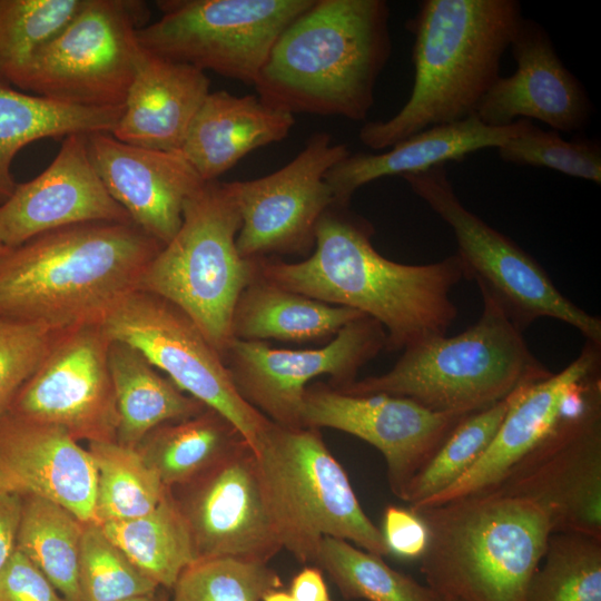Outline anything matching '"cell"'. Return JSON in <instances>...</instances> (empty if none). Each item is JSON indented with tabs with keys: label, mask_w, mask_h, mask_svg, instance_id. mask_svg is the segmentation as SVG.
<instances>
[{
	"label": "cell",
	"mask_w": 601,
	"mask_h": 601,
	"mask_svg": "<svg viewBox=\"0 0 601 601\" xmlns=\"http://www.w3.org/2000/svg\"><path fill=\"white\" fill-rule=\"evenodd\" d=\"M374 228L347 206L333 204L319 219L313 254L298 263L258 259L262 278L285 289L377 321L386 349L398 351L446 335L456 319L451 298L463 278L459 257L408 265L385 258L372 244Z\"/></svg>",
	"instance_id": "6da1fadb"
},
{
	"label": "cell",
	"mask_w": 601,
	"mask_h": 601,
	"mask_svg": "<svg viewBox=\"0 0 601 601\" xmlns=\"http://www.w3.org/2000/svg\"><path fill=\"white\" fill-rule=\"evenodd\" d=\"M164 245L135 224L86 223L0 254V318L59 331L100 324Z\"/></svg>",
	"instance_id": "7a4b0ae2"
},
{
	"label": "cell",
	"mask_w": 601,
	"mask_h": 601,
	"mask_svg": "<svg viewBox=\"0 0 601 601\" xmlns=\"http://www.w3.org/2000/svg\"><path fill=\"white\" fill-rule=\"evenodd\" d=\"M384 0H314L274 43L257 96L294 114L363 121L392 52Z\"/></svg>",
	"instance_id": "3957f363"
},
{
	"label": "cell",
	"mask_w": 601,
	"mask_h": 601,
	"mask_svg": "<svg viewBox=\"0 0 601 601\" xmlns=\"http://www.w3.org/2000/svg\"><path fill=\"white\" fill-rule=\"evenodd\" d=\"M516 0H424L407 21L414 36L410 98L390 119L366 122L359 140L378 150L437 125L474 116L501 77L522 21Z\"/></svg>",
	"instance_id": "277c9868"
},
{
	"label": "cell",
	"mask_w": 601,
	"mask_h": 601,
	"mask_svg": "<svg viewBox=\"0 0 601 601\" xmlns=\"http://www.w3.org/2000/svg\"><path fill=\"white\" fill-rule=\"evenodd\" d=\"M417 512L428 529L426 585L456 601H525L553 522L526 497L482 492Z\"/></svg>",
	"instance_id": "5b68a950"
},
{
	"label": "cell",
	"mask_w": 601,
	"mask_h": 601,
	"mask_svg": "<svg viewBox=\"0 0 601 601\" xmlns=\"http://www.w3.org/2000/svg\"><path fill=\"white\" fill-rule=\"evenodd\" d=\"M481 296L482 313L464 332L408 346L386 373L335 390L401 396L434 412L469 415L522 384L548 377L551 372L531 352L523 332L495 302Z\"/></svg>",
	"instance_id": "8992f818"
},
{
	"label": "cell",
	"mask_w": 601,
	"mask_h": 601,
	"mask_svg": "<svg viewBox=\"0 0 601 601\" xmlns=\"http://www.w3.org/2000/svg\"><path fill=\"white\" fill-rule=\"evenodd\" d=\"M254 453L282 549L299 563L314 565L324 536L382 558L390 554L381 529L363 511L318 428L273 423Z\"/></svg>",
	"instance_id": "52a82bcc"
},
{
	"label": "cell",
	"mask_w": 601,
	"mask_h": 601,
	"mask_svg": "<svg viewBox=\"0 0 601 601\" xmlns=\"http://www.w3.org/2000/svg\"><path fill=\"white\" fill-rule=\"evenodd\" d=\"M240 216L225 183H204L185 201L181 225L145 269L138 289L179 307L223 356L242 292L258 259L239 255Z\"/></svg>",
	"instance_id": "ba28073f"
},
{
	"label": "cell",
	"mask_w": 601,
	"mask_h": 601,
	"mask_svg": "<svg viewBox=\"0 0 601 601\" xmlns=\"http://www.w3.org/2000/svg\"><path fill=\"white\" fill-rule=\"evenodd\" d=\"M411 189L447 224L457 244L463 277L495 302L522 332L554 318L601 344V319L565 297L545 269L508 236L470 211L456 196L446 166L403 176Z\"/></svg>",
	"instance_id": "9c48e42d"
},
{
	"label": "cell",
	"mask_w": 601,
	"mask_h": 601,
	"mask_svg": "<svg viewBox=\"0 0 601 601\" xmlns=\"http://www.w3.org/2000/svg\"><path fill=\"white\" fill-rule=\"evenodd\" d=\"M147 17L141 1L86 0L11 86L69 105L125 106L141 50L137 30Z\"/></svg>",
	"instance_id": "30bf717a"
},
{
	"label": "cell",
	"mask_w": 601,
	"mask_h": 601,
	"mask_svg": "<svg viewBox=\"0 0 601 601\" xmlns=\"http://www.w3.org/2000/svg\"><path fill=\"white\" fill-rule=\"evenodd\" d=\"M314 0H164L161 17L137 30L165 59L254 85L274 43Z\"/></svg>",
	"instance_id": "8fae6325"
},
{
	"label": "cell",
	"mask_w": 601,
	"mask_h": 601,
	"mask_svg": "<svg viewBox=\"0 0 601 601\" xmlns=\"http://www.w3.org/2000/svg\"><path fill=\"white\" fill-rule=\"evenodd\" d=\"M111 341L126 343L184 393L228 420L254 451L273 422L236 390L220 353L173 303L136 289L104 317Z\"/></svg>",
	"instance_id": "7c38bea8"
},
{
	"label": "cell",
	"mask_w": 601,
	"mask_h": 601,
	"mask_svg": "<svg viewBox=\"0 0 601 601\" xmlns=\"http://www.w3.org/2000/svg\"><path fill=\"white\" fill-rule=\"evenodd\" d=\"M383 348L384 327L374 318L362 316L321 347L277 348L260 341L233 338L223 359L247 403L277 425L303 427L302 408L309 381L329 375V386H346Z\"/></svg>",
	"instance_id": "4fadbf2b"
},
{
	"label": "cell",
	"mask_w": 601,
	"mask_h": 601,
	"mask_svg": "<svg viewBox=\"0 0 601 601\" xmlns=\"http://www.w3.org/2000/svg\"><path fill=\"white\" fill-rule=\"evenodd\" d=\"M349 155L326 132L312 135L278 170L252 180L225 183L240 216L236 246L242 257L306 254L317 224L334 204L326 174Z\"/></svg>",
	"instance_id": "5bb4252c"
},
{
	"label": "cell",
	"mask_w": 601,
	"mask_h": 601,
	"mask_svg": "<svg viewBox=\"0 0 601 601\" xmlns=\"http://www.w3.org/2000/svg\"><path fill=\"white\" fill-rule=\"evenodd\" d=\"M490 491L536 502L550 514L553 532L601 539V394L568 412Z\"/></svg>",
	"instance_id": "9a60e30c"
},
{
	"label": "cell",
	"mask_w": 601,
	"mask_h": 601,
	"mask_svg": "<svg viewBox=\"0 0 601 601\" xmlns=\"http://www.w3.org/2000/svg\"><path fill=\"white\" fill-rule=\"evenodd\" d=\"M110 342L100 324L65 333L8 413L61 427L78 442H115L118 414L108 364Z\"/></svg>",
	"instance_id": "2e32d148"
},
{
	"label": "cell",
	"mask_w": 601,
	"mask_h": 601,
	"mask_svg": "<svg viewBox=\"0 0 601 601\" xmlns=\"http://www.w3.org/2000/svg\"><path fill=\"white\" fill-rule=\"evenodd\" d=\"M466 415L431 411L388 394L349 395L325 383L308 385L303 427H329L354 435L384 456L391 491L402 501L407 487Z\"/></svg>",
	"instance_id": "e0dca14e"
},
{
	"label": "cell",
	"mask_w": 601,
	"mask_h": 601,
	"mask_svg": "<svg viewBox=\"0 0 601 601\" xmlns=\"http://www.w3.org/2000/svg\"><path fill=\"white\" fill-rule=\"evenodd\" d=\"M175 499L198 560L266 563L282 549L262 487L255 453L244 441Z\"/></svg>",
	"instance_id": "ac0fdd59"
},
{
	"label": "cell",
	"mask_w": 601,
	"mask_h": 601,
	"mask_svg": "<svg viewBox=\"0 0 601 601\" xmlns=\"http://www.w3.org/2000/svg\"><path fill=\"white\" fill-rule=\"evenodd\" d=\"M601 344L585 341L562 371L520 385L493 441L455 483L413 511L496 487L559 425L568 412L601 386Z\"/></svg>",
	"instance_id": "d6986e66"
},
{
	"label": "cell",
	"mask_w": 601,
	"mask_h": 601,
	"mask_svg": "<svg viewBox=\"0 0 601 601\" xmlns=\"http://www.w3.org/2000/svg\"><path fill=\"white\" fill-rule=\"evenodd\" d=\"M97 221L132 223L98 176L87 135L73 134L42 173L17 184L0 206V242L14 247L55 229Z\"/></svg>",
	"instance_id": "ffe728a7"
},
{
	"label": "cell",
	"mask_w": 601,
	"mask_h": 601,
	"mask_svg": "<svg viewBox=\"0 0 601 601\" xmlns=\"http://www.w3.org/2000/svg\"><path fill=\"white\" fill-rule=\"evenodd\" d=\"M510 49L515 71L494 82L475 116L491 127L535 119L559 132L582 130L591 119L590 99L558 56L545 29L523 18Z\"/></svg>",
	"instance_id": "44dd1931"
},
{
	"label": "cell",
	"mask_w": 601,
	"mask_h": 601,
	"mask_svg": "<svg viewBox=\"0 0 601 601\" xmlns=\"http://www.w3.org/2000/svg\"><path fill=\"white\" fill-rule=\"evenodd\" d=\"M97 477L88 449L63 428L0 416V492L48 500L90 523Z\"/></svg>",
	"instance_id": "7402d4cb"
},
{
	"label": "cell",
	"mask_w": 601,
	"mask_h": 601,
	"mask_svg": "<svg viewBox=\"0 0 601 601\" xmlns=\"http://www.w3.org/2000/svg\"><path fill=\"white\" fill-rule=\"evenodd\" d=\"M91 162L131 221L162 245L178 231L186 199L205 181L180 151L122 142L110 132L87 135Z\"/></svg>",
	"instance_id": "603a6c76"
},
{
	"label": "cell",
	"mask_w": 601,
	"mask_h": 601,
	"mask_svg": "<svg viewBox=\"0 0 601 601\" xmlns=\"http://www.w3.org/2000/svg\"><path fill=\"white\" fill-rule=\"evenodd\" d=\"M209 92L205 71L141 47L124 111L111 135L138 147L180 151Z\"/></svg>",
	"instance_id": "cb8c5ba5"
},
{
	"label": "cell",
	"mask_w": 601,
	"mask_h": 601,
	"mask_svg": "<svg viewBox=\"0 0 601 601\" xmlns=\"http://www.w3.org/2000/svg\"><path fill=\"white\" fill-rule=\"evenodd\" d=\"M530 121L519 119L505 127H491L474 115L424 129L382 154H349L326 174L334 204L349 205L359 187L378 178L403 177L446 165L447 161H461L481 149L499 148Z\"/></svg>",
	"instance_id": "d4e9b609"
},
{
	"label": "cell",
	"mask_w": 601,
	"mask_h": 601,
	"mask_svg": "<svg viewBox=\"0 0 601 601\" xmlns=\"http://www.w3.org/2000/svg\"><path fill=\"white\" fill-rule=\"evenodd\" d=\"M294 116L257 95L209 92L196 112L180 152L203 181H215L250 151L285 139Z\"/></svg>",
	"instance_id": "484cf974"
},
{
	"label": "cell",
	"mask_w": 601,
	"mask_h": 601,
	"mask_svg": "<svg viewBox=\"0 0 601 601\" xmlns=\"http://www.w3.org/2000/svg\"><path fill=\"white\" fill-rule=\"evenodd\" d=\"M366 316L285 289L258 274L240 294L231 319V337L306 343L332 339L345 325Z\"/></svg>",
	"instance_id": "4316f807"
},
{
	"label": "cell",
	"mask_w": 601,
	"mask_h": 601,
	"mask_svg": "<svg viewBox=\"0 0 601 601\" xmlns=\"http://www.w3.org/2000/svg\"><path fill=\"white\" fill-rule=\"evenodd\" d=\"M108 364L118 414L116 442L121 445L137 447L159 425L193 417L206 408L126 343L110 342Z\"/></svg>",
	"instance_id": "83f0119b"
},
{
	"label": "cell",
	"mask_w": 601,
	"mask_h": 601,
	"mask_svg": "<svg viewBox=\"0 0 601 601\" xmlns=\"http://www.w3.org/2000/svg\"><path fill=\"white\" fill-rule=\"evenodd\" d=\"M124 107L69 105L0 82V206L16 189L11 165L23 147L39 139L73 134H111Z\"/></svg>",
	"instance_id": "f1b7e54d"
},
{
	"label": "cell",
	"mask_w": 601,
	"mask_h": 601,
	"mask_svg": "<svg viewBox=\"0 0 601 601\" xmlns=\"http://www.w3.org/2000/svg\"><path fill=\"white\" fill-rule=\"evenodd\" d=\"M244 441L228 420L206 407L193 417L159 425L136 449L173 489L206 472Z\"/></svg>",
	"instance_id": "f546056e"
},
{
	"label": "cell",
	"mask_w": 601,
	"mask_h": 601,
	"mask_svg": "<svg viewBox=\"0 0 601 601\" xmlns=\"http://www.w3.org/2000/svg\"><path fill=\"white\" fill-rule=\"evenodd\" d=\"M100 526L158 587L173 589L180 574L198 561L187 521L168 487L156 508L146 515Z\"/></svg>",
	"instance_id": "4dcf8cb0"
},
{
	"label": "cell",
	"mask_w": 601,
	"mask_h": 601,
	"mask_svg": "<svg viewBox=\"0 0 601 601\" xmlns=\"http://www.w3.org/2000/svg\"><path fill=\"white\" fill-rule=\"evenodd\" d=\"M85 525L53 502L37 496L22 497L17 549L68 601H82L79 560Z\"/></svg>",
	"instance_id": "1f68e13d"
},
{
	"label": "cell",
	"mask_w": 601,
	"mask_h": 601,
	"mask_svg": "<svg viewBox=\"0 0 601 601\" xmlns=\"http://www.w3.org/2000/svg\"><path fill=\"white\" fill-rule=\"evenodd\" d=\"M88 451L98 475L93 523L136 519L156 508L167 487L136 447L90 442Z\"/></svg>",
	"instance_id": "d6a6232c"
},
{
	"label": "cell",
	"mask_w": 601,
	"mask_h": 601,
	"mask_svg": "<svg viewBox=\"0 0 601 601\" xmlns=\"http://www.w3.org/2000/svg\"><path fill=\"white\" fill-rule=\"evenodd\" d=\"M314 565L328 574L346 600L442 601L427 585L394 570L382 556L342 539L324 536Z\"/></svg>",
	"instance_id": "836d02e7"
},
{
	"label": "cell",
	"mask_w": 601,
	"mask_h": 601,
	"mask_svg": "<svg viewBox=\"0 0 601 601\" xmlns=\"http://www.w3.org/2000/svg\"><path fill=\"white\" fill-rule=\"evenodd\" d=\"M516 390V388H515ZM464 416L410 483L404 502L414 510L461 479L485 453L514 397Z\"/></svg>",
	"instance_id": "e575fe53"
},
{
	"label": "cell",
	"mask_w": 601,
	"mask_h": 601,
	"mask_svg": "<svg viewBox=\"0 0 601 601\" xmlns=\"http://www.w3.org/2000/svg\"><path fill=\"white\" fill-rule=\"evenodd\" d=\"M525 601H601V539L553 532Z\"/></svg>",
	"instance_id": "d590c367"
},
{
	"label": "cell",
	"mask_w": 601,
	"mask_h": 601,
	"mask_svg": "<svg viewBox=\"0 0 601 601\" xmlns=\"http://www.w3.org/2000/svg\"><path fill=\"white\" fill-rule=\"evenodd\" d=\"M86 0H0V82L11 86ZM12 87V86H11Z\"/></svg>",
	"instance_id": "8d00e7d4"
},
{
	"label": "cell",
	"mask_w": 601,
	"mask_h": 601,
	"mask_svg": "<svg viewBox=\"0 0 601 601\" xmlns=\"http://www.w3.org/2000/svg\"><path fill=\"white\" fill-rule=\"evenodd\" d=\"M282 587L280 577L266 563L204 559L180 574L171 601H262Z\"/></svg>",
	"instance_id": "74e56055"
},
{
	"label": "cell",
	"mask_w": 601,
	"mask_h": 601,
	"mask_svg": "<svg viewBox=\"0 0 601 601\" xmlns=\"http://www.w3.org/2000/svg\"><path fill=\"white\" fill-rule=\"evenodd\" d=\"M82 601H121L156 595L159 588L141 573L105 534L101 526L86 523L79 560Z\"/></svg>",
	"instance_id": "f35d334b"
},
{
	"label": "cell",
	"mask_w": 601,
	"mask_h": 601,
	"mask_svg": "<svg viewBox=\"0 0 601 601\" xmlns=\"http://www.w3.org/2000/svg\"><path fill=\"white\" fill-rule=\"evenodd\" d=\"M496 149L505 162L544 167L601 184V146L595 139L565 140L559 131L541 129L530 121Z\"/></svg>",
	"instance_id": "ab89813d"
},
{
	"label": "cell",
	"mask_w": 601,
	"mask_h": 601,
	"mask_svg": "<svg viewBox=\"0 0 601 601\" xmlns=\"http://www.w3.org/2000/svg\"><path fill=\"white\" fill-rule=\"evenodd\" d=\"M67 332L42 323L0 318V416Z\"/></svg>",
	"instance_id": "60d3db41"
},
{
	"label": "cell",
	"mask_w": 601,
	"mask_h": 601,
	"mask_svg": "<svg viewBox=\"0 0 601 601\" xmlns=\"http://www.w3.org/2000/svg\"><path fill=\"white\" fill-rule=\"evenodd\" d=\"M0 601H68L21 551L0 570Z\"/></svg>",
	"instance_id": "b9f144b4"
},
{
	"label": "cell",
	"mask_w": 601,
	"mask_h": 601,
	"mask_svg": "<svg viewBox=\"0 0 601 601\" xmlns=\"http://www.w3.org/2000/svg\"><path fill=\"white\" fill-rule=\"evenodd\" d=\"M390 553L403 559H417L428 544V529L422 516L412 509L388 505L381 529Z\"/></svg>",
	"instance_id": "7bdbcfd3"
},
{
	"label": "cell",
	"mask_w": 601,
	"mask_h": 601,
	"mask_svg": "<svg viewBox=\"0 0 601 601\" xmlns=\"http://www.w3.org/2000/svg\"><path fill=\"white\" fill-rule=\"evenodd\" d=\"M22 497L0 492V570L17 549Z\"/></svg>",
	"instance_id": "ee69618b"
},
{
	"label": "cell",
	"mask_w": 601,
	"mask_h": 601,
	"mask_svg": "<svg viewBox=\"0 0 601 601\" xmlns=\"http://www.w3.org/2000/svg\"><path fill=\"white\" fill-rule=\"evenodd\" d=\"M298 601H333L322 570L315 565L305 566L290 582L289 591Z\"/></svg>",
	"instance_id": "f6af8a7d"
},
{
	"label": "cell",
	"mask_w": 601,
	"mask_h": 601,
	"mask_svg": "<svg viewBox=\"0 0 601 601\" xmlns=\"http://www.w3.org/2000/svg\"><path fill=\"white\" fill-rule=\"evenodd\" d=\"M262 601H298L289 592L274 589L265 593Z\"/></svg>",
	"instance_id": "bcb514c9"
},
{
	"label": "cell",
	"mask_w": 601,
	"mask_h": 601,
	"mask_svg": "<svg viewBox=\"0 0 601 601\" xmlns=\"http://www.w3.org/2000/svg\"><path fill=\"white\" fill-rule=\"evenodd\" d=\"M121 601H167V599L165 598L157 599L156 595H144V597L129 598Z\"/></svg>",
	"instance_id": "7dc6e473"
},
{
	"label": "cell",
	"mask_w": 601,
	"mask_h": 601,
	"mask_svg": "<svg viewBox=\"0 0 601 601\" xmlns=\"http://www.w3.org/2000/svg\"><path fill=\"white\" fill-rule=\"evenodd\" d=\"M442 601H456V600H453V599H447V598H441Z\"/></svg>",
	"instance_id": "c3c4849f"
},
{
	"label": "cell",
	"mask_w": 601,
	"mask_h": 601,
	"mask_svg": "<svg viewBox=\"0 0 601 601\" xmlns=\"http://www.w3.org/2000/svg\"><path fill=\"white\" fill-rule=\"evenodd\" d=\"M3 249H4V246L0 242V254L3 252Z\"/></svg>",
	"instance_id": "681fc988"
}]
</instances>
